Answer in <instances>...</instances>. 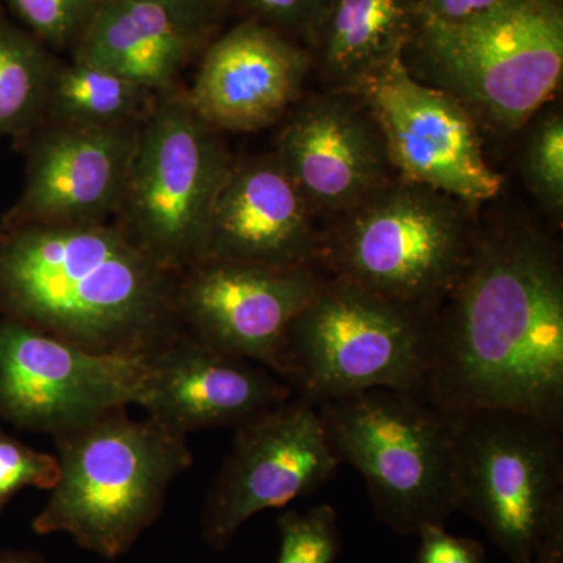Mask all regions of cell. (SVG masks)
<instances>
[{
    "mask_svg": "<svg viewBox=\"0 0 563 563\" xmlns=\"http://www.w3.org/2000/svg\"><path fill=\"white\" fill-rule=\"evenodd\" d=\"M279 555L276 563H335L342 548L336 510L329 504L288 510L277 520Z\"/></svg>",
    "mask_w": 563,
    "mask_h": 563,
    "instance_id": "obj_25",
    "label": "cell"
},
{
    "mask_svg": "<svg viewBox=\"0 0 563 563\" xmlns=\"http://www.w3.org/2000/svg\"><path fill=\"white\" fill-rule=\"evenodd\" d=\"M60 477V463L18 442L0 429V512L14 495L27 487L52 490Z\"/></svg>",
    "mask_w": 563,
    "mask_h": 563,
    "instance_id": "obj_26",
    "label": "cell"
},
{
    "mask_svg": "<svg viewBox=\"0 0 563 563\" xmlns=\"http://www.w3.org/2000/svg\"><path fill=\"white\" fill-rule=\"evenodd\" d=\"M146 374V361L96 354L0 320V417L25 431L57 437L136 406Z\"/></svg>",
    "mask_w": 563,
    "mask_h": 563,
    "instance_id": "obj_11",
    "label": "cell"
},
{
    "mask_svg": "<svg viewBox=\"0 0 563 563\" xmlns=\"http://www.w3.org/2000/svg\"><path fill=\"white\" fill-rule=\"evenodd\" d=\"M233 161L187 92L162 95L140 129L117 224L141 251L181 274L206 258L211 213Z\"/></svg>",
    "mask_w": 563,
    "mask_h": 563,
    "instance_id": "obj_9",
    "label": "cell"
},
{
    "mask_svg": "<svg viewBox=\"0 0 563 563\" xmlns=\"http://www.w3.org/2000/svg\"><path fill=\"white\" fill-rule=\"evenodd\" d=\"M179 276L117 222L0 225V312L96 354L147 362L176 340Z\"/></svg>",
    "mask_w": 563,
    "mask_h": 563,
    "instance_id": "obj_2",
    "label": "cell"
},
{
    "mask_svg": "<svg viewBox=\"0 0 563 563\" xmlns=\"http://www.w3.org/2000/svg\"><path fill=\"white\" fill-rule=\"evenodd\" d=\"M210 41L151 0H99L70 60L166 95L179 90L181 73Z\"/></svg>",
    "mask_w": 563,
    "mask_h": 563,
    "instance_id": "obj_19",
    "label": "cell"
},
{
    "mask_svg": "<svg viewBox=\"0 0 563 563\" xmlns=\"http://www.w3.org/2000/svg\"><path fill=\"white\" fill-rule=\"evenodd\" d=\"M233 431L202 510V539L214 551L225 550L254 515L317 492L340 466L317 404L298 395Z\"/></svg>",
    "mask_w": 563,
    "mask_h": 563,
    "instance_id": "obj_10",
    "label": "cell"
},
{
    "mask_svg": "<svg viewBox=\"0 0 563 563\" xmlns=\"http://www.w3.org/2000/svg\"><path fill=\"white\" fill-rule=\"evenodd\" d=\"M225 7H236L247 20L262 22L285 35L303 38L320 10L322 0H224Z\"/></svg>",
    "mask_w": 563,
    "mask_h": 563,
    "instance_id": "obj_27",
    "label": "cell"
},
{
    "mask_svg": "<svg viewBox=\"0 0 563 563\" xmlns=\"http://www.w3.org/2000/svg\"><path fill=\"white\" fill-rule=\"evenodd\" d=\"M0 563H49L43 554L32 550L0 551Z\"/></svg>",
    "mask_w": 563,
    "mask_h": 563,
    "instance_id": "obj_31",
    "label": "cell"
},
{
    "mask_svg": "<svg viewBox=\"0 0 563 563\" xmlns=\"http://www.w3.org/2000/svg\"><path fill=\"white\" fill-rule=\"evenodd\" d=\"M472 209L453 196L393 177L322 224L318 265L429 318L472 257L479 222Z\"/></svg>",
    "mask_w": 563,
    "mask_h": 563,
    "instance_id": "obj_5",
    "label": "cell"
},
{
    "mask_svg": "<svg viewBox=\"0 0 563 563\" xmlns=\"http://www.w3.org/2000/svg\"><path fill=\"white\" fill-rule=\"evenodd\" d=\"M321 231L320 220L276 155H258L233 162L211 213L206 258L318 265Z\"/></svg>",
    "mask_w": 563,
    "mask_h": 563,
    "instance_id": "obj_18",
    "label": "cell"
},
{
    "mask_svg": "<svg viewBox=\"0 0 563 563\" xmlns=\"http://www.w3.org/2000/svg\"><path fill=\"white\" fill-rule=\"evenodd\" d=\"M58 62L0 7V140L24 141L40 128Z\"/></svg>",
    "mask_w": 563,
    "mask_h": 563,
    "instance_id": "obj_22",
    "label": "cell"
},
{
    "mask_svg": "<svg viewBox=\"0 0 563 563\" xmlns=\"http://www.w3.org/2000/svg\"><path fill=\"white\" fill-rule=\"evenodd\" d=\"M141 124L80 128L43 122L24 140V188L2 228L109 221L120 209Z\"/></svg>",
    "mask_w": 563,
    "mask_h": 563,
    "instance_id": "obj_15",
    "label": "cell"
},
{
    "mask_svg": "<svg viewBox=\"0 0 563 563\" xmlns=\"http://www.w3.org/2000/svg\"><path fill=\"white\" fill-rule=\"evenodd\" d=\"M60 477L32 521L38 536L68 533L114 562L158 520L169 485L195 462L187 437L128 409L54 437Z\"/></svg>",
    "mask_w": 563,
    "mask_h": 563,
    "instance_id": "obj_3",
    "label": "cell"
},
{
    "mask_svg": "<svg viewBox=\"0 0 563 563\" xmlns=\"http://www.w3.org/2000/svg\"><path fill=\"white\" fill-rule=\"evenodd\" d=\"M318 410L333 454L362 474L380 523L418 536L457 512L453 417L424 395L372 388Z\"/></svg>",
    "mask_w": 563,
    "mask_h": 563,
    "instance_id": "obj_7",
    "label": "cell"
},
{
    "mask_svg": "<svg viewBox=\"0 0 563 563\" xmlns=\"http://www.w3.org/2000/svg\"><path fill=\"white\" fill-rule=\"evenodd\" d=\"M417 27L415 0H322L302 40L324 90L357 92L401 60Z\"/></svg>",
    "mask_w": 563,
    "mask_h": 563,
    "instance_id": "obj_20",
    "label": "cell"
},
{
    "mask_svg": "<svg viewBox=\"0 0 563 563\" xmlns=\"http://www.w3.org/2000/svg\"><path fill=\"white\" fill-rule=\"evenodd\" d=\"M415 563H488L484 544L472 537L453 536L444 526H426Z\"/></svg>",
    "mask_w": 563,
    "mask_h": 563,
    "instance_id": "obj_28",
    "label": "cell"
},
{
    "mask_svg": "<svg viewBox=\"0 0 563 563\" xmlns=\"http://www.w3.org/2000/svg\"><path fill=\"white\" fill-rule=\"evenodd\" d=\"M506 0H417L418 21L461 24L490 13Z\"/></svg>",
    "mask_w": 563,
    "mask_h": 563,
    "instance_id": "obj_29",
    "label": "cell"
},
{
    "mask_svg": "<svg viewBox=\"0 0 563 563\" xmlns=\"http://www.w3.org/2000/svg\"><path fill=\"white\" fill-rule=\"evenodd\" d=\"M455 507L512 563L563 561V422L509 409L454 415Z\"/></svg>",
    "mask_w": 563,
    "mask_h": 563,
    "instance_id": "obj_6",
    "label": "cell"
},
{
    "mask_svg": "<svg viewBox=\"0 0 563 563\" xmlns=\"http://www.w3.org/2000/svg\"><path fill=\"white\" fill-rule=\"evenodd\" d=\"M312 58L306 46L246 20L203 49L188 102L218 132H255L284 120L306 91Z\"/></svg>",
    "mask_w": 563,
    "mask_h": 563,
    "instance_id": "obj_16",
    "label": "cell"
},
{
    "mask_svg": "<svg viewBox=\"0 0 563 563\" xmlns=\"http://www.w3.org/2000/svg\"><path fill=\"white\" fill-rule=\"evenodd\" d=\"M328 276L320 265L206 258L180 274L177 313L184 331L196 339L279 376L288 325L312 302Z\"/></svg>",
    "mask_w": 563,
    "mask_h": 563,
    "instance_id": "obj_13",
    "label": "cell"
},
{
    "mask_svg": "<svg viewBox=\"0 0 563 563\" xmlns=\"http://www.w3.org/2000/svg\"><path fill=\"white\" fill-rule=\"evenodd\" d=\"M161 96L98 66L58 62L43 122L80 128L141 124Z\"/></svg>",
    "mask_w": 563,
    "mask_h": 563,
    "instance_id": "obj_21",
    "label": "cell"
},
{
    "mask_svg": "<svg viewBox=\"0 0 563 563\" xmlns=\"http://www.w3.org/2000/svg\"><path fill=\"white\" fill-rule=\"evenodd\" d=\"M402 65L461 103L481 132L512 135L561 84L562 0H506L461 24L418 21Z\"/></svg>",
    "mask_w": 563,
    "mask_h": 563,
    "instance_id": "obj_4",
    "label": "cell"
},
{
    "mask_svg": "<svg viewBox=\"0 0 563 563\" xmlns=\"http://www.w3.org/2000/svg\"><path fill=\"white\" fill-rule=\"evenodd\" d=\"M429 318L328 276L288 325L279 376L313 404L372 388L424 395Z\"/></svg>",
    "mask_w": 563,
    "mask_h": 563,
    "instance_id": "obj_8",
    "label": "cell"
},
{
    "mask_svg": "<svg viewBox=\"0 0 563 563\" xmlns=\"http://www.w3.org/2000/svg\"><path fill=\"white\" fill-rule=\"evenodd\" d=\"M98 3L99 0H0V7L54 54L74 49Z\"/></svg>",
    "mask_w": 563,
    "mask_h": 563,
    "instance_id": "obj_24",
    "label": "cell"
},
{
    "mask_svg": "<svg viewBox=\"0 0 563 563\" xmlns=\"http://www.w3.org/2000/svg\"><path fill=\"white\" fill-rule=\"evenodd\" d=\"M424 396L444 413L563 422L561 247L523 220L477 222L472 257L429 317Z\"/></svg>",
    "mask_w": 563,
    "mask_h": 563,
    "instance_id": "obj_1",
    "label": "cell"
},
{
    "mask_svg": "<svg viewBox=\"0 0 563 563\" xmlns=\"http://www.w3.org/2000/svg\"><path fill=\"white\" fill-rule=\"evenodd\" d=\"M550 563H563V561H558V562H550Z\"/></svg>",
    "mask_w": 563,
    "mask_h": 563,
    "instance_id": "obj_32",
    "label": "cell"
},
{
    "mask_svg": "<svg viewBox=\"0 0 563 563\" xmlns=\"http://www.w3.org/2000/svg\"><path fill=\"white\" fill-rule=\"evenodd\" d=\"M520 172L526 187L555 222L563 217V117L561 110H540L528 122Z\"/></svg>",
    "mask_w": 563,
    "mask_h": 563,
    "instance_id": "obj_23",
    "label": "cell"
},
{
    "mask_svg": "<svg viewBox=\"0 0 563 563\" xmlns=\"http://www.w3.org/2000/svg\"><path fill=\"white\" fill-rule=\"evenodd\" d=\"M285 118L273 154L321 224L396 177L379 124L357 92L303 95Z\"/></svg>",
    "mask_w": 563,
    "mask_h": 563,
    "instance_id": "obj_14",
    "label": "cell"
},
{
    "mask_svg": "<svg viewBox=\"0 0 563 563\" xmlns=\"http://www.w3.org/2000/svg\"><path fill=\"white\" fill-rule=\"evenodd\" d=\"M295 395L258 363L214 350L184 331L147 361L136 406L150 420L180 435L239 428Z\"/></svg>",
    "mask_w": 563,
    "mask_h": 563,
    "instance_id": "obj_17",
    "label": "cell"
},
{
    "mask_svg": "<svg viewBox=\"0 0 563 563\" xmlns=\"http://www.w3.org/2000/svg\"><path fill=\"white\" fill-rule=\"evenodd\" d=\"M383 132L395 174L477 207L503 190L483 132L461 103L410 76L401 60L357 91Z\"/></svg>",
    "mask_w": 563,
    "mask_h": 563,
    "instance_id": "obj_12",
    "label": "cell"
},
{
    "mask_svg": "<svg viewBox=\"0 0 563 563\" xmlns=\"http://www.w3.org/2000/svg\"><path fill=\"white\" fill-rule=\"evenodd\" d=\"M172 11L187 27L211 40L222 14L228 10L224 0H151Z\"/></svg>",
    "mask_w": 563,
    "mask_h": 563,
    "instance_id": "obj_30",
    "label": "cell"
},
{
    "mask_svg": "<svg viewBox=\"0 0 563 563\" xmlns=\"http://www.w3.org/2000/svg\"><path fill=\"white\" fill-rule=\"evenodd\" d=\"M415 3H417V0H415Z\"/></svg>",
    "mask_w": 563,
    "mask_h": 563,
    "instance_id": "obj_33",
    "label": "cell"
}]
</instances>
